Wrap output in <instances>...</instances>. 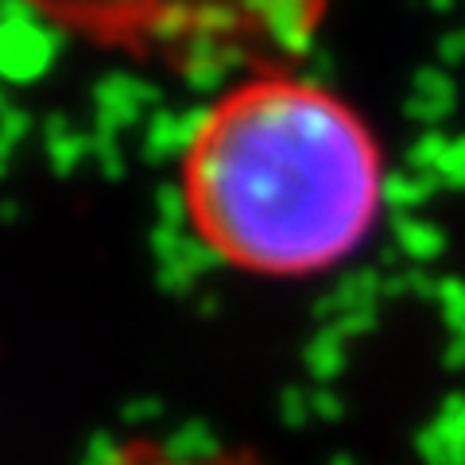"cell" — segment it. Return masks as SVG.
Masks as SVG:
<instances>
[{
    "mask_svg": "<svg viewBox=\"0 0 465 465\" xmlns=\"http://www.w3.org/2000/svg\"><path fill=\"white\" fill-rule=\"evenodd\" d=\"M179 202L202 252L272 283L365 252L384 213V148L353 101L295 66H252L194 116Z\"/></svg>",
    "mask_w": 465,
    "mask_h": 465,
    "instance_id": "cell-1",
    "label": "cell"
},
{
    "mask_svg": "<svg viewBox=\"0 0 465 465\" xmlns=\"http://www.w3.org/2000/svg\"><path fill=\"white\" fill-rule=\"evenodd\" d=\"M105 465H264L244 450H186L159 439H128L105 458Z\"/></svg>",
    "mask_w": 465,
    "mask_h": 465,
    "instance_id": "cell-2",
    "label": "cell"
}]
</instances>
